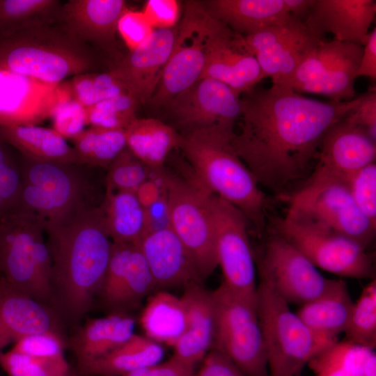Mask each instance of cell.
Instances as JSON below:
<instances>
[{
  "label": "cell",
  "instance_id": "cell-1",
  "mask_svg": "<svg viewBox=\"0 0 376 376\" xmlns=\"http://www.w3.org/2000/svg\"><path fill=\"white\" fill-rule=\"evenodd\" d=\"M361 99L322 102L285 86H256L241 95L239 131L231 145L260 186L284 196L308 178L323 136Z\"/></svg>",
  "mask_w": 376,
  "mask_h": 376
},
{
  "label": "cell",
  "instance_id": "cell-2",
  "mask_svg": "<svg viewBox=\"0 0 376 376\" xmlns=\"http://www.w3.org/2000/svg\"><path fill=\"white\" fill-rule=\"evenodd\" d=\"M45 230L52 262V307L62 320L75 322L91 309L111 257L113 242L102 207L85 206Z\"/></svg>",
  "mask_w": 376,
  "mask_h": 376
},
{
  "label": "cell",
  "instance_id": "cell-3",
  "mask_svg": "<svg viewBox=\"0 0 376 376\" xmlns=\"http://www.w3.org/2000/svg\"><path fill=\"white\" fill-rule=\"evenodd\" d=\"M233 133L219 128L180 134L179 147L194 178L209 191L233 205L260 235L265 228L267 199L253 173L234 150Z\"/></svg>",
  "mask_w": 376,
  "mask_h": 376
},
{
  "label": "cell",
  "instance_id": "cell-4",
  "mask_svg": "<svg viewBox=\"0 0 376 376\" xmlns=\"http://www.w3.org/2000/svg\"><path fill=\"white\" fill-rule=\"evenodd\" d=\"M95 49L58 23L0 35V70L57 84L95 72Z\"/></svg>",
  "mask_w": 376,
  "mask_h": 376
},
{
  "label": "cell",
  "instance_id": "cell-5",
  "mask_svg": "<svg viewBox=\"0 0 376 376\" xmlns=\"http://www.w3.org/2000/svg\"><path fill=\"white\" fill-rule=\"evenodd\" d=\"M45 234L44 222L29 212L14 210L0 220V274L52 307V262Z\"/></svg>",
  "mask_w": 376,
  "mask_h": 376
},
{
  "label": "cell",
  "instance_id": "cell-6",
  "mask_svg": "<svg viewBox=\"0 0 376 376\" xmlns=\"http://www.w3.org/2000/svg\"><path fill=\"white\" fill-rule=\"evenodd\" d=\"M256 308L270 376H301L305 366L330 345L316 337L289 304L260 277Z\"/></svg>",
  "mask_w": 376,
  "mask_h": 376
},
{
  "label": "cell",
  "instance_id": "cell-7",
  "mask_svg": "<svg viewBox=\"0 0 376 376\" xmlns=\"http://www.w3.org/2000/svg\"><path fill=\"white\" fill-rule=\"evenodd\" d=\"M72 165L22 155V190L15 210L31 212L47 226L66 221L86 206V184Z\"/></svg>",
  "mask_w": 376,
  "mask_h": 376
},
{
  "label": "cell",
  "instance_id": "cell-8",
  "mask_svg": "<svg viewBox=\"0 0 376 376\" xmlns=\"http://www.w3.org/2000/svg\"><path fill=\"white\" fill-rule=\"evenodd\" d=\"M215 333L212 348L224 353L246 376H270L256 301L223 283L212 290Z\"/></svg>",
  "mask_w": 376,
  "mask_h": 376
},
{
  "label": "cell",
  "instance_id": "cell-9",
  "mask_svg": "<svg viewBox=\"0 0 376 376\" xmlns=\"http://www.w3.org/2000/svg\"><path fill=\"white\" fill-rule=\"evenodd\" d=\"M171 228L193 258L204 281L217 267L216 233L210 193L192 175L184 178L162 171Z\"/></svg>",
  "mask_w": 376,
  "mask_h": 376
},
{
  "label": "cell",
  "instance_id": "cell-10",
  "mask_svg": "<svg viewBox=\"0 0 376 376\" xmlns=\"http://www.w3.org/2000/svg\"><path fill=\"white\" fill-rule=\"evenodd\" d=\"M221 24L207 13L201 1H186L172 51L149 103L166 107L201 77L210 38Z\"/></svg>",
  "mask_w": 376,
  "mask_h": 376
},
{
  "label": "cell",
  "instance_id": "cell-11",
  "mask_svg": "<svg viewBox=\"0 0 376 376\" xmlns=\"http://www.w3.org/2000/svg\"><path fill=\"white\" fill-rule=\"evenodd\" d=\"M274 231L318 269L345 278H375L366 248L354 240L289 213L276 221Z\"/></svg>",
  "mask_w": 376,
  "mask_h": 376
},
{
  "label": "cell",
  "instance_id": "cell-12",
  "mask_svg": "<svg viewBox=\"0 0 376 376\" xmlns=\"http://www.w3.org/2000/svg\"><path fill=\"white\" fill-rule=\"evenodd\" d=\"M363 46L336 40L320 41L304 58L286 84L295 92L350 101L355 97L354 81Z\"/></svg>",
  "mask_w": 376,
  "mask_h": 376
},
{
  "label": "cell",
  "instance_id": "cell-13",
  "mask_svg": "<svg viewBox=\"0 0 376 376\" xmlns=\"http://www.w3.org/2000/svg\"><path fill=\"white\" fill-rule=\"evenodd\" d=\"M209 199L222 283L238 295L256 301L258 282L248 222L240 210L218 196L210 192Z\"/></svg>",
  "mask_w": 376,
  "mask_h": 376
},
{
  "label": "cell",
  "instance_id": "cell-14",
  "mask_svg": "<svg viewBox=\"0 0 376 376\" xmlns=\"http://www.w3.org/2000/svg\"><path fill=\"white\" fill-rule=\"evenodd\" d=\"M288 198L289 214L346 237L365 248L374 239L376 224L359 208L347 183L333 182L313 189H298Z\"/></svg>",
  "mask_w": 376,
  "mask_h": 376
},
{
  "label": "cell",
  "instance_id": "cell-15",
  "mask_svg": "<svg viewBox=\"0 0 376 376\" xmlns=\"http://www.w3.org/2000/svg\"><path fill=\"white\" fill-rule=\"evenodd\" d=\"M258 273L287 303L300 306L324 294L336 281L324 276L308 258L276 233L267 240Z\"/></svg>",
  "mask_w": 376,
  "mask_h": 376
},
{
  "label": "cell",
  "instance_id": "cell-16",
  "mask_svg": "<svg viewBox=\"0 0 376 376\" xmlns=\"http://www.w3.org/2000/svg\"><path fill=\"white\" fill-rule=\"evenodd\" d=\"M325 40L294 16L254 34L242 36L241 42L253 54L264 79L286 86L308 53Z\"/></svg>",
  "mask_w": 376,
  "mask_h": 376
},
{
  "label": "cell",
  "instance_id": "cell-17",
  "mask_svg": "<svg viewBox=\"0 0 376 376\" xmlns=\"http://www.w3.org/2000/svg\"><path fill=\"white\" fill-rule=\"evenodd\" d=\"M375 158L376 142L363 129L343 118L323 136L313 170L299 189L348 183L358 171L375 162Z\"/></svg>",
  "mask_w": 376,
  "mask_h": 376
},
{
  "label": "cell",
  "instance_id": "cell-18",
  "mask_svg": "<svg viewBox=\"0 0 376 376\" xmlns=\"http://www.w3.org/2000/svg\"><path fill=\"white\" fill-rule=\"evenodd\" d=\"M241 105V95L229 86L202 77L175 95L165 107L186 132L215 127L234 133Z\"/></svg>",
  "mask_w": 376,
  "mask_h": 376
},
{
  "label": "cell",
  "instance_id": "cell-19",
  "mask_svg": "<svg viewBox=\"0 0 376 376\" xmlns=\"http://www.w3.org/2000/svg\"><path fill=\"white\" fill-rule=\"evenodd\" d=\"M156 291L152 276L138 246L113 242L109 262L95 299L109 313H130Z\"/></svg>",
  "mask_w": 376,
  "mask_h": 376
},
{
  "label": "cell",
  "instance_id": "cell-20",
  "mask_svg": "<svg viewBox=\"0 0 376 376\" xmlns=\"http://www.w3.org/2000/svg\"><path fill=\"white\" fill-rule=\"evenodd\" d=\"M70 98L65 81L48 84L0 70V124L38 125Z\"/></svg>",
  "mask_w": 376,
  "mask_h": 376
},
{
  "label": "cell",
  "instance_id": "cell-21",
  "mask_svg": "<svg viewBox=\"0 0 376 376\" xmlns=\"http://www.w3.org/2000/svg\"><path fill=\"white\" fill-rule=\"evenodd\" d=\"M127 8L123 0H69L58 23L80 42L114 56L118 22Z\"/></svg>",
  "mask_w": 376,
  "mask_h": 376
},
{
  "label": "cell",
  "instance_id": "cell-22",
  "mask_svg": "<svg viewBox=\"0 0 376 376\" xmlns=\"http://www.w3.org/2000/svg\"><path fill=\"white\" fill-rule=\"evenodd\" d=\"M136 244L152 276L157 290L202 284L196 265L171 228L147 232Z\"/></svg>",
  "mask_w": 376,
  "mask_h": 376
},
{
  "label": "cell",
  "instance_id": "cell-23",
  "mask_svg": "<svg viewBox=\"0 0 376 376\" xmlns=\"http://www.w3.org/2000/svg\"><path fill=\"white\" fill-rule=\"evenodd\" d=\"M202 77L224 83L240 95L264 79L256 57L242 44L241 36L222 22L210 38Z\"/></svg>",
  "mask_w": 376,
  "mask_h": 376
},
{
  "label": "cell",
  "instance_id": "cell-24",
  "mask_svg": "<svg viewBox=\"0 0 376 376\" xmlns=\"http://www.w3.org/2000/svg\"><path fill=\"white\" fill-rule=\"evenodd\" d=\"M62 322L52 306L14 288L0 274V341L4 347L33 334L63 336Z\"/></svg>",
  "mask_w": 376,
  "mask_h": 376
},
{
  "label": "cell",
  "instance_id": "cell-25",
  "mask_svg": "<svg viewBox=\"0 0 376 376\" xmlns=\"http://www.w3.org/2000/svg\"><path fill=\"white\" fill-rule=\"evenodd\" d=\"M177 27L155 30L141 46L119 58L112 67L141 104L148 103L160 81L176 36Z\"/></svg>",
  "mask_w": 376,
  "mask_h": 376
},
{
  "label": "cell",
  "instance_id": "cell-26",
  "mask_svg": "<svg viewBox=\"0 0 376 376\" xmlns=\"http://www.w3.org/2000/svg\"><path fill=\"white\" fill-rule=\"evenodd\" d=\"M180 299L185 311V327L172 347V357L195 369L213 346L215 308L212 290L205 289L203 284H193L183 290Z\"/></svg>",
  "mask_w": 376,
  "mask_h": 376
},
{
  "label": "cell",
  "instance_id": "cell-27",
  "mask_svg": "<svg viewBox=\"0 0 376 376\" xmlns=\"http://www.w3.org/2000/svg\"><path fill=\"white\" fill-rule=\"evenodd\" d=\"M375 14V0H315L304 22L322 37L363 46Z\"/></svg>",
  "mask_w": 376,
  "mask_h": 376
},
{
  "label": "cell",
  "instance_id": "cell-28",
  "mask_svg": "<svg viewBox=\"0 0 376 376\" xmlns=\"http://www.w3.org/2000/svg\"><path fill=\"white\" fill-rule=\"evenodd\" d=\"M207 13L234 33L247 36L290 16L284 0H207Z\"/></svg>",
  "mask_w": 376,
  "mask_h": 376
},
{
  "label": "cell",
  "instance_id": "cell-29",
  "mask_svg": "<svg viewBox=\"0 0 376 376\" xmlns=\"http://www.w3.org/2000/svg\"><path fill=\"white\" fill-rule=\"evenodd\" d=\"M353 305L346 282L336 279L328 291L301 305L296 313L316 337L331 345L344 334Z\"/></svg>",
  "mask_w": 376,
  "mask_h": 376
},
{
  "label": "cell",
  "instance_id": "cell-30",
  "mask_svg": "<svg viewBox=\"0 0 376 376\" xmlns=\"http://www.w3.org/2000/svg\"><path fill=\"white\" fill-rule=\"evenodd\" d=\"M134 318L125 313L89 319L70 338L77 363L98 358L124 343L134 334Z\"/></svg>",
  "mask_w": 376,
  "mask_h": 376
},
{
  "label": "cell",
  "instance_id": "cell-31",
  "mask_svg": "<svg viewBox=\"0 0 376 376\" xmlns=\"http://www.w3.org/2000/svg\"><path fill=\"white\" fill-rule=\"evenodd\" d=\"M162 345L145 336L134 334L124 343L98 358L77 363L85 376H123L144 366L160 362Z\"/></svg>",
  "mask_w": 376,
  "mask_h": 376
},
{
  "label": "cell",
  "instance_id": "cell-32",
  "mask_svg": "<svg viewBox=\"0 0 376 376\" xmlns=\"http://www.w3.org/2000/svg\"><path fill=\"white\" fill-rule=\"evenodd\" d=\"M0 137L27 158L78 164L74 148L53 128L38 125L0 124Z\"/></svg>",
  "mask_w": 376,
  "mask_h": 376
},
{
  "label": "cell",
  "instance_id": "cell-33",
  "mask_svg": "<svg viewBox=\"0 0 376 376\" xmlns=\"http://www.w3.org/2000/svg\"><path fill=\"white\" fill-rule=\"evenodd\" d=\"M125 133L127 148L153 172L162 170L180 140V134L173 127L151 118H136Z\"/></svg>",
  "mask_w": 376,
  "mask_h": 376
},
{
  "label": "cell",
  "instance_id": "cell-34",
  "mask_svg": "<svg viewBox=\"0 0 376 376\" xmlns=\"http://www.w3.org/2000/svg\"><path fill=\"white\" fill-rule=\"evenodd\" d=\"M101 207L112 242L136 243L148 232L145 207L136 192H106Z\"/></svg>",
  "mask_w": 376,
  "mask_h": 376
},
{
  "label": "cell",
  "instance_id": "cell-35",
  "mask_svg": "<svg viewBox=\"0 0 376 376\" xmlns=\"http://www.w3.org/2000/svg\"><path fill=\"white\" fill-rule=\"evenodd\" d=\"M145 336L173 347L185 327V311L180 297L157 290L148 298L139 318Z\"/></svg>",
  "mask_w": 376,
  "mask_h": 376
},
{
  "label": "cell",
  "instance_id": "cell-36",
  "mask_svg": "<svg viewBox=\"0 0 376 376\" xmlns=\"http://www.w3.org/2000/svg\"><path fill=\"white\" fill-rule=\"evenodd\" d=\"M59 0H0V35L58 23Z\"/></svg>",
  "mask_w": 376,
  "mask_h": 376
},
{
  "label": "cell",
  "instance_id": "cell-37",
  "mask_svg": "<svg viewBox=\"0 0 376 376\" xmlns=\"http://www.w3.org/2000/svg\"><path fill=\"white\" fill-rule=\"evenodd\" d=\"M78 164L107 167L127 147L125 130L90 127L71 139Z\"/></svg>",
  "mask_w": 376,
  "mask_h": 376
},
{
  "label": "cell",
  "instance_id": "cell-38",
  "mask_svg": "<svg viewBox=\"0 0 376 376\" xmlns=\"http://www.w3.org/2000/svg\"><path fill=\"white\" fill-rule=\"evenodd\" d=\"M375 350L338 340L317 354L308 363L315 376H362Z\"/></svg>",
  "mask_w": 376,
  "mask_h": 376
},
{
  "label": "cell",
  "instance_id": "cell-39",
  "mask_svg": "<svg viewBox=\"0 0 376 376\" xmlns=\"http://www.w3.org/2000/svg\"><path fill=\"white\" fill-rule=\"evenodd\" d=\"M343 340L375 350L376 345V279L363 288L354 301Z\"/></svg>",
  "mask_w": 376,
  "mask_h": 376
},
{
  "label": "cell",
  "instance_id": "cell-40",
  "mask_svg": "<svg viewBox=\"0 0 376 376\" xmlns=\"http://www.w3.org/2000/svg\"><path fill=\"white\" fill-rule=\"evenodd\" d=\"M140 102L132 93L102 100L86 108L90 127L125 130L136 117Z\"/></svg>",
  "mask_w": 376,
  "mask_h": 376
},
{
  "label": "cell",
  "instance_id": "cell-41",
  "mask_svg": "<svg viewBox=\"0 0 376 376\" xmlns=\"http://www.w3.org/2000/svg\"><path fill=\"white\" fill-rule=\"evenodd\" d=\"M152 173L126 147L108 166L107 192H136Z\"/></svg>",
  "mask_w": 376,
  "mask_h": 376
},
{
  "label": "cell",
  "instance_id": "cell-42",
  "mask_svg": "<svg viewBox=\"0 0 376 376\" xmlns=\"http://www.w3.org/2000/svg\"><path fill=\"white\" fill-rule=\"evenodd\" d=\"M0 365L9 376H63L71 369L64 356L41 358L13 350L0 353Z\"/></svg>",
  "mask_w": 376,
  "mask_h": 376
},
{
  "label": "cell",
  "instance_id": "cell-43",
  "mask_svg": "<svg viewBox=\"0 0 376 376\" xmlns=\"http://www.w3.org/2000/svg\"><path fill=\"white\" fill-rule=\"evenodd\" d=\"M351 195L361 212L376 224V164L358 171L349 180Z\"/></svg>",
  "mask_w": 376,
  "mask_h": 376
},
{
  "label": "cell",
  "instance_id": "cell-44",
  "mask_svg": "<svg viewBox=\"0 0 376 376\" xmlns=\"http://www.w3.org/2000/svg\"><path fill=\"white\" fill-rule=\"evenodd\" d=\"M50 118L53 129L65 139H71L88 125L86 108L72 98L59 104Z\"/></svg>",
  "mask_w": 376,
  "mask_h": 376
},
{
  "label": "cell",
  "instance_id": "cell-45",
  "mask_svg": "<svg viewBox=\"0 0 376 376\" xmlns=\"http://www.w3.org/2000/svg\"><path fill=\"white\" fill-rule=\"evenodd\" d=\"M141 10L127 8L120 17L118 34L129 52H132L144 43L154 32Z\"/></svg>",
  "mask_w": 376,
  "mask_h": 376
},
{
  "label": "cell",
  "instance_id": "cell-46",
  "mask_svg": "<svg viewBox=\"0 0 376 376\" xmlns=\"http://www.w3.org/2000/svg\"><path fill=\"white\" fill-rule=\"evenodd\" d=\"M64 339L54 333H43L28 336L16 342L12 349L26 355L54 358L63 355Z\"/></svg>",
  "mask_w": 376,
  "mask_h": 376
},
{
  "label": "cell",
  "instance_id": "cell-47",
  "mask_svg": "<svg viewBox=\"0 0 376 376\" xmlns=\"http://www.w3.org/2000/svg\"><path fill=\"white\" fill-rule=\"evenodd\" d=\"M141 12L154 30L171 29L181 19V3L177 0H148Z\"/></svg>",
  "mask_w": 376,
  "mask_h": 376
},
{
  "label": "cell",
  "instance_id": "cell-48",
  "mask_svg": "<svg viewBox=\"0 0 376 376\" xmlns=\"http://www.w3.org/2000/svg\"><path fill=\"white\" fill-rule=\"evenodd\" d=\"M363 129L376 142V91L371 89L361 95L359 104L344 118Z\"/></svg>",
  "mask_w": 376,
  "mask_h": 376
},
{
  "label": "cell",
  "instance_id": "cell-49",
  "mask_svg": "<svg viewBox=\"0 0 376 376\" xmlns=\"http://www.w3.org/2000/svg\"><path fill=\"white\" fill-rule=\"evenodd\" d=\"M194 376H246L221 351L212 348Z\"/></svg>",
  "mask_w": 376,
  "mask_h": 376
},
{
  "label": "cell",
  "instance_id": "cell-50",
  "mask_svg": "<svg viewBox=\"0 0 376 376\" xmlns=\"http://www.w3.org/2000/svg\"><path fill=\"white\" fill-rule=\"evenodd\" d=\"M194 368L171 357L164 362L148 365L123 376H194Z\"/></svg>",
  "mask_w": 376,
  "mask_h": 376
},
{
  "label": "cell",
  "instance_id": "cell-51",
  "mask_svg": "<svg viewBox=\"0 0 376 376\" xmlns=\"http://www.w3.org/2000/svg\"><path fill=\"white\" fill-rule=\"evenodd\" d=\"M145 211L148 232L171 228L169 208L165 187L161 195L145 207Z\"/></svg>",
  "mask_w": 376,
  "mask_h": 376
},
{
  "label": "cell",
  "instance_id": "cell-52",
  "mask_svg": "<svg viewBox=\"0 0 376 376\" xmlns=\"http://www.w3.org/2000/svg\"><path fill=\"white\" fill-rule=\"evenodd\" d=\"M359 77H366L371 80L376 79V28L369 32L363 45V52L359 66L356 74Z\"/></svg>",
  "mask_w": 376,
  "mask_h": 376
},
{
  "label": "cell",
  "instance_id": "cell-53",
  "mask_svg": "<svg viewBox=\"0 0 376 376\" xmlns=\"http://www.w3.org/2000/svg\"><path fill=\"white\" fill-rule=\"evenodd\" d=\"M286 7L292 16L304 21L315 0H284Z\"/></svg>",
  "mask_w": 376,
  "mask_h": 376
},
{
  "label": "cell",
  "instance_id": "cell-54",
  "mask_svg": "<svg viewBox=\"0 0 376 376\" xmlns=\"http://www.w3.org/2000/svg\"><path fill=\"white\" fill-rule=\"evenodd\" d=\"M362 376H376V354L375 351L368 358Z\"/></svg>",
  "mask_w": 376,
  "mask_h": 376
},
{
  "label": "cell",
  "instance_id": "cell-55",
  "mask_svg": "<svg viewBox=\"0 0 376 376\" xmlns=\"http://www.w3.org/2000/svg\"><path fill=\"white\" fill-rule=\"evenodd\" d=\"M63 376H85V375H83L80 374L77 370L75 371V370L70 369L68 371V373H67Z\"/></svg>",
  "mask_w": 376,
  "mask_h": 376
},
{
  "label": "cell",
  "instance_id": "cell-56",
  "mask_svg": "<svg viewBox=\"0 0 376 376\" xmlns=\"http://www.w3.org/2000/svg\"><path fill=\"white\" fill-rule=\"evenodd\" d=\"M4 347V345H3V343L0 341V353H1V350Z\"/></svg>",
  "mask_w": 376,
  "mask_h": 376
}]
</instances>
